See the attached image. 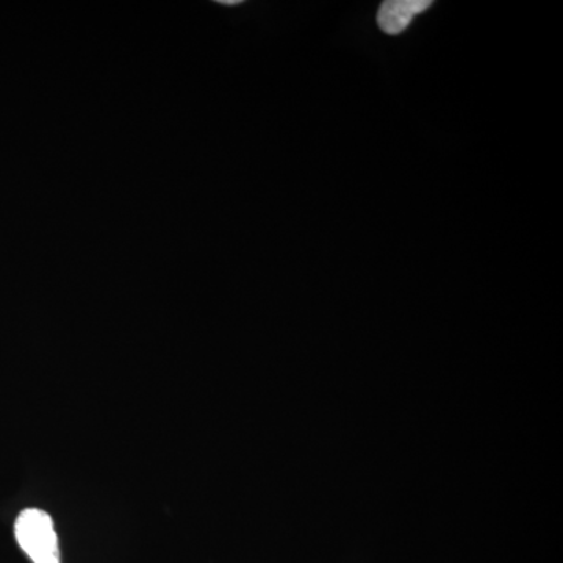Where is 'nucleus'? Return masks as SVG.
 <instances>
[{
    "mask_svg": "<svg viewBox=\"0 0 563 563\" xmlns=\"http://www.w3.org/2000/svg\"><path fill=\"white\" fill-rule=\"evenodd\" d=\"M431 0H388L380 5L377 24L387 35H399L407 31L417 14L431 9Z\"/></svg>",
    "mask_w": 563,
    "mask_h": 563,
    "instance_id": "nucleus-2",
    "label": "nucleus"
},
{
    "mask_svg": "<svg viewBox=\"0 0 563 563\" xmlns=\"http://www.w3.org/2000/svg\"><path fill=\"white\" fill-rule=\"evenodd\" d=\"M14 532L33 563H60L57 533L49 515L38 509L24 510L18 517Z\"/></svg>",
    "mask_w": 563,
    "mask_h": 563,
    "instance_id": "nucleus-1",
    "label": "nucleus"
}]
</instances>
